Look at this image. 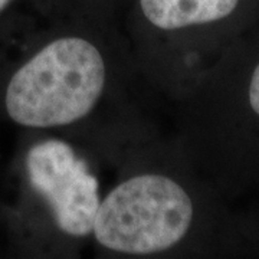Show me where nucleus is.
Returning a JSON list of instances; mask_svg holds the SVG:
<instances>
[{
    "mask_svg": "<svg viewBox=\"0 0 259 259\" xmlns=\"http://www.w3.org/2000/svg\"><path fill=\"white\" fill-rule=\"evenodd\" d=\"M193 203L163 175H140L114 187L98 207L93 233L107 249L147 255L170 249L186 236Z\"/></svg>",
    "mask_w": 259,
    "mask_h": 259,
    "instance_id": "f03ea898",
    "label": "nucleus"
},
{
    "mask_svg": "<svg viewBox=\"0 0 259 259\" xmlns=\"http://www.w3.org/2000/svg\"><path fill=\"white\" fill-rule=\"evenodd\" d=\"M12 0H0V10H3L8 5H9Z\"/></svg>",
    "mask_w": 259,
    "mask_h": 259,
    "instance_id": "423d86ee",
    "label": "nucleus"
},
{
    "mask_svg": "<svg viewBox=\"0 0 259 259\" xmlns=\"http://www.w3.org/2000/svg\"><path fill=\"white\" fill-rule=\"evenodd\" d=\"M148 22L161 30H177L222 20L239 0H139Z\"/></svg>",
    "mask_w": 259,
    "mask_h": 259,
    "instance_id": "20e7f679",
    "label": "nucleus"
},
{
    "mask_svg": "<svg viewBox=\"0 0 259 259\" xmlns=\"http://www.w3.org/2000/svg\"><path fill=\"white\" fill-rule=\"evenodd\" d=\"M26 171L32 187L47 199L59 229L71 236L93 233L100 207L98 180L72 147L47 140L29 150Z\"/></svg>",
    "mask_w": 259,
    "mask_h": 259,
    "instance_id": "7ed1b4c3",
    "label": "nucleus"
},
{
    "mask_svg": "<svg viewBox=\"0 0 259 259\" xmlns=\"http://www.w3.org/2000/svg\"><path fill=\"white\" fill-rule=\"evenodd\" d=\"M105 78V62L94 44L82 37H59L12 76L6 110L25 127L68 125L93 111Z\"/></svg>",
    "mask_w": 259,
    "mask_h": 259,
    "instance_id": "f257e3e1",
    "label": "nucleus"
},
{
    "mask_svg": "<svg viewBox=\"0 0 259 259\" xmlns=\"http://www.w3.org/2000/svg\"><path fill=\"white\" fill-rule=\"evenodd\" d=\"M249 104L252 110L259 115V65L255 68L249 85Z\"/></svg>",
    "mask_w": 259,
    "mask_h": 259,
    "instance_id": "39448f33",
    "label": "nucleus"
}]
</instances>
